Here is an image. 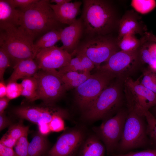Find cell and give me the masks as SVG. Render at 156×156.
I'll list each match as a JSON object with an SVG mask.
<instances>
[{"instance_id": "27", "label": "cell", "mask_w": 156, "mask_h": 156, "mask_svg": "<svg viewBox=\"0 0 156 156\" xmlns=\"http://www.w3.org/2000/svg\"><path fill=\"white\" fill-rule=\"evenodd\" d=\"M140 83L156 94V73L148 67L143 70L138 78Z\"/></svg>"}, {"instance_id": "40", "label": "cell", "mask_w": 156, "mask_h": 156, "mask_svg": "<svg viewBox=\"0 0 156 156\" xmlns=\"http://www.w3.org/2000/svg\"><path fill=\"white\" fill-rule=\"evenodd\" d=\"M0 156H17L13 148L5 146L0 143Z\"/></svg>"}, {"instance_id": "10", "label": "cell", "mask_w": 156, "mask_h": 156, "mask_svg": "<svg viewBox=\"0 0 156 156\" xmlns=\"http://www.w3.org/2000/svg\"><path fill=\"white\" fill-rule=\"evenodd\" d=\"M38 83L36 101L42 100L44 103L53 105L66 90L58 71L40 69L34 76Z\"/></svg>"}, {"instance_id": "41", "label": "cell", "mask_w": 156, "mask_h": 156, "mask_svg": "<svg viewBox=\"0 0 156 156\" xmlns=\"http://www.w3.org/2000/svg\"><path fill=\"white\" fill-rule=\"evenodd\" d=\"M38 132L41 135L45 136L49 134L51 131L50 129L49 123L42 122L37 124Z\"/></svg>"}, {"instance_id": "45", "label": "cell", "mask_w": 156, "mask_h": 156, "mask_svg": "<svg viewBox=\"0 0 156 156\" xmlns=\"http://www.w3.org/2000/svg\"><path fill=\"white\" fill-rule=\"evenodd\" d=\"M146 39V40L150 42H152L156 43V36L153 34L148 32H145Z\"/></svg>"}, {"instance_id": "17", "label": "cell", "mask_w": 156, "mask_h": 156, "mask_svg": "<svg viewBox=\"0 0 156 156\" xmlns=\"http://www.w3.org/2000/svg\"><path fill=\"white\" fill-rule=\"evenodd\" d=\"M20 25L19 10L7 0H0V30Z\"/></svg>"}, {"instance_id": "13", "label": "cell", "mask_w": 156, "mask_h": 156, "mask_svg": "<svg viewBox=\"0 0 156 156\" xmlns=\"http://www.w3.org/2000/svg\"><path fill=\"white\" fill-rule=\"evenodd\" d=\"M85 138V132L81 129H69L60 136L46 156H76Z\"/></svg>"}, {"instance_id": "30", "label": "cell", "mask_w": 156, "mask_h": 156, "mask_svg": "<svg viewBox=\"0 0 156 156\" xmlns=\"http://www.w3.org/2000/svg\"><path fill=\"white\" fill-rule=\"evenodd\" d=\"M29 127L21 123L12 124L6 133L9 136L18 140L25 135L28 133Z\"/></svg>"}, {"instance_id": "16", "label": "cell", "mask_w": 156, "mask_h": 156, "mask_svg": "<svg viewBox=\"0 0 156 156\" xmlns=\"http://www.w3.org/2000/svg\"><path fill=\"white\" fill-rule=\"evenodd\" d=\"M82 3L80 1L69 2L62 5L50 3L57 20L61 24L69 25L77 19V16L80 11Z\"/></svg>"}, {"instance_id": "25", "label": "cell", "mask_w": 156, "mask_h": 156, "mask_svg": "<svg viewBox=\"0 0 156 156\" xmlns=\"http://www.w3.org/2000/svg\"><path fill=\"white\" fill-rule=\"evenodd\" d=\"M22 88L21 95L29 102L36 101L38 90L37 81L34 76L22 80L21 83Z\"/></svg>"}, {"instance_id": "20", "label": "cell", "mask_w": 156, "mask_h": 156, "mask_svg": "<svg viewBox=\"0 0 156 156\" xmlns=\"http://www.w3.org/2000/svg\"><path fill=\"white\" fill-rule=\"evenodd\" d=\"M76 56L72 58L66 66L59 69L60 74L70 71H88L90 72L95 67L93 62L86 55L76 52Z\"/></svg>"}, {"instance_id": "18", "label": "cell", "mask_w": 156, "mask_h": 156, "mask_svg": "<svg viewBox=\"0 0 156 156\" xmlns=\"http://www.w3.org/2000/svg\"><path fill=\"white\" fill-rule=\"evenodd\" d=\"M13 68V71L8 79V82L17 81L19 79H23L34 77L40 70L35 59H32L21 61Z\"/></svg>"}, {"instance_id": "33", "label": "cell", "mask_w": 156, "mask_h": 156, "mask_svg": "<svg viewBox=\"0 0 156 156\" xmlns=\"http://www.w3.org/2000/svg\"><path fill=\"white\" fill-rule=\"evenodd\" d=\"M11 66L10 59L6 53L0 48V80L4 81V74L6 69Z\"/></svg>"}, {"instance_id": "6", "label": "cell", "mask_w": 156, "mask_h": 156, "mask_svg": "<svg viewBox=\"0 0 156 156\" xmlns=\"http://www.w3.org/2000/svg\"><path fill=\"white\" fill-rule=\"evenodd\" d=\"M76 88V101L79 108L85 112L92 105L102 91L116 78L108 71L97 70Z\"/></svg>"}, {"instance_id": "1", "label": "cell", "mask_w": 156, "mask_h": 156, "mask_svg": "<svg viewBox=\"0 0 156 156\" xmlns=\"http://www.w3.org/2000/svg\"><path fill=\"white\" fill-rule=\"evenodd\" d=\"M50 0H38L31 6L19 10L20 26L34 39L54 29H61L50 5Z\"/></svg>"}, {"instance_id": "22", "label": "cell", "mask_w": 156, "mask_h": 156, "mask_svg": "<svg viewBox=\"0 0 156 156\" xmlns=\"http://www.w3.org/2000/svg\"><path fill=\"white\" fill-rule=\"evenodd\" d=\"M140 27V24L135 16L130 14L124 15L120 21L118 40H120L128 33L135 34L138 32Z\"/></svg>"}, {"instance_id": "19", "label": "cell", "mask_w": 156, "mask_h": 156, "mask_svg": "<svg viewBox=\"0 0 156 156\" xmlns=\"http://www.w3.org/2000/svg\"><path fill=\"white\" fill-rule=\"evenodd\" d=\"M105 146L95 135L86 138L76 156H105Z\"/></svg>"}, {"instance_id": "28", "label": "cell", "mask_w": 156, "mask_h": 156, "mask_svg": "<svg viewBox=\"0 0 156 156\" xmlns=\"http://www.w3.org/2000/svg\"><path fill=\"white\" fill-rule=\"evenodd\" d=\"M147 123L146 133L151 145L156 148V118L149 111L145 114Z\"/></svg>"}, {"instance_id": "35", "label": "cell", "mask_w": 156, "mask_h": 156, "mask_svg": "<svg viewBox=\"0 0 156 156\" xmlns=\"http://www.w3.org/2000/svg\"><path fill=\"white\" fill-rule=\"evenodd\" d=\"M64 118L60 116H55L49 123L51 132H59L64 129Z\"/></svg>"}, {"instance_id": "23", "label": "cell", "mask_w": 156, "mask_h": 156, "mask_svg": "<svg viewBox=\"0 0 156 156\" xmlns=\"http://www.w3.org/2000/svg\"><path fill=\"white\" fill-rule=\"evenodd\" d=\"M62 29H54L49 31L41 36L34 42V48L36 53L41 49L55 46V45L60 40Z\"/></svg>"}, {"instance_id": "14", "label": "cell", "mask_w": 156, "mask_h": 156, "mask_svg": "<svg viewBox=\"0 0 156 156\" xmlns=\"http://www.w3.org/2000/svg\"><path fill=\"white\" fill-rule=\"evenodd\" d=\"M72 55L60 47L54 46L39 50L35 59L40 69L56 70L67 65Z\"/></svg>"}, {"instance_id": "9", "label": "cell", "mask_w": 156, "mask_h": 156, "mask_svg": "<svg viewBox=\"0 0 156 156\" xmlns=\"http://www.w3.org/2000/svg\"><path fill=\"white\" fill-rule=\"evenodd\" d=\"M118 43L112 38L98 35L90 37L78 46L74 53L78 52L86 55L97 68L118 51Z\"/></svg>"}, {"instance_id": "43", "label": "cell", "mask_w": 156, "mask_h": 156, "mask_svg": "<svg viewBox=\"0 0 156 156\" xmlns=\"http://www.w3.org/2000/svg\"><path fill=\"white\" fill-rule=\"evenodd\" d=\"M7 92V86L4 81L0 82V98L6 96Z\"/></svg>"}, {"instance_id": "3", "label": "cell", "mask_w": 156, "mask_h": 156, "mask_svg": "<svg viewBox=\"0 0 156 156\" xmlns=\"http://www.w3.org/2000/svg\"><path fill=\"white\" fill-rule=\"evenodd\" d=\"M123 81L116 78L104 89L91 106L84 112L85 120L103 121L112 117L123 107Z\"/></svg>"}, {"instance_id": "21", "label": "cell", "mask_w": 156, "mask_h": 156, "mask_svg": "<svg viewBox=\"0 0 156 156\" xmlns=\"http://www.w3.org/2000/svg\"><path fill=\"white\" fill-rule=\"evenodd\" d=\"M59 74L66 90L77 88L91 75L90 72L88 71H70Z\"/></svg>"}, {"instance_id": "15", "label": "cell", "mask_w": 156, "mask_h": 156, "mask_svg": "<svg viewBox=\"0 0 156 156\" xmlns=\"http://www.w3.org/2000/svg\"><path fill=\"white\" fill-rule=\"evenodd\" d=\"M83 31V23L81 18L77 19L68 26L62 29L60 40L62 45L60 47L73 55L79 46Z\"/></svg>"}, {"instance_id": "29", "label": "cell", "mask_w": 156, "mask_h": 156, "mask_svg": "<svg viewBox=\"0 0 156 156\" xmlns=\"http://www.w3.org/2000/svg\"><path fill=\"white\" fill-rule=\"evenodd\" d=\"M131 5L138 12L142 14L147 13L152 10L156 6V2L154 0H133Z\"/></svg>"}, {"instance_id": "8", "label": "cell", "mask_w": 156, "mask_h": 156, "mask_svg": "<svg viewBox=\"0 0 156 156\" xmlns=\"http://www.w3.org/2000/svg\"><path fill=\"white\" fill-rule=\"evenodd\" d=\"M128 114L127 108L122 107L114 116L103 121L93 129L104 145L107 154L116 150L123 133Z\"/></svg>"}, {"instance_id": "34", "label": "cell", "mask_w": 156, "mask_h": 156, "mask_svg": "<svg viewBox=\"0 0 156 156\" xmlns=\"http://www.w3.org/2000/svg\"><path fill=\"white\" fill-rule=\"evenodd\" d=\"M139 49V55L140 63L149 64L155 58L148 49L149 44H145Z\"/></svg>"}, {"instance_id": "12", "label": "cell", "mask_w": 156, "mask_h": 156, "mask_svg": "<svg viewBox=\"0 0 156 156\" xmlns=\"http://www.w3.org/2000/svg\"><path fill=\"white\" fill-rule=\"evenodd\" d=\"M13 113L19 118L25 119L36 124L49 123L55 116H60L65 119L69 118L67 112L53 105H24L18 107L13 110Z\"/></svg>"}, {"instance_id": "48", "label": "cell", "mask_w": 156, "mask_h": 156, "mask_svg": "<svg viewBox=\"0 0 156 156\" xmlns=\"http://www.w3.org/2000/svg\"><path fill=\"white\" fill-rule=\"evenodd\" d=\"M150 109L151 111H149L156 118V105L151 107Z\"/></svg>"}, {"instance_id": "32", "label": "cell", "mask_w": 156, "mask_h": 156, "mask_svg": "<svg viewBox=\"0 0 156 156\" xmlns=\"http://www.w3.org/2000/svg\"><path fill=\"white\" fill-rule=\"evenodd\" d=\"M6 96L9 99H16L21 95L22 88L21 83L17 81L8 82Z\"/></svg>"}, {"instance_id": "46", "label": "cell", "mask_w": 156, "mask_h": 156, "mask_svg": "<svg viewBox=\"0 0 156 156\" xmlns=\"http://www.w3.org/2000/svg\"><path fill=\"white\" fill-rule=\"evenodd\" d=\"M70 0H50L51 3H54L57 5H62L66 3L70 2Z\"/></svg>"}, {"instance_id": "2", "label": "cell", "mask_w": 156, "mask_h": 156, "mask_svg": "<svg viewBox=\"0 0 156 156\" xmlns=\"http://www.w3.org/2000/svg\"><path fill=\"white\" fill-rule=\"evenodd\" d=\"M83 2L81 18L84 31L89 37L106 35L110 32L115 22L114 13L110 4L104 0H85Z\"/></svg>"}, {"instance_id": "24", "label": "cell", "mask_w": 156, "mask_h": 156, "mask_svg": "<svg viewBox=\"0 0 156 156\" xmlns=\"http://www.w3.org/2000/svg\"><path fill=\"white\" fill-rule=\"evenodd\" d=\"M48 146L47 139L38 132L29 143L28 156H42L46 152Z\"/></svg>"}, {"instance_id": "39", "label": "cell", "mask_w": 156, "mask_h": 156, "mask_svg": "<svg viewBox=\"0 0 156 156\" xmlns=\"http://www.w3.org/2000/svg\"><path fill=\"white\" fill-rule=\"evenodd\" d=\"M12 124L11 120L5 114L4 112L0 114V131Z\"/></svg>"}, {"instance_id": "44", "label": "cell", "mask_w": 156, "mask_h": 156, "mask_svg": "<svg viewBox=\"0 0 156 156\" xmlns=\"http://www.w3.org/2000/svg\"><path fill=\"white\" fill-rule=\"evenodd\" d=\"M153 42L149 44L148 49L152 55L156 58V43Z\"/></svg>"}, {"instance_id": "11", "label": "cell", "mask_w": 156, "mask_h": 156, "mask_svg": "<svg viewBox=\"0 0 156 156\" xmlns=\"http://www.w3.org/2000/svg\"><path fill=\"white\" fill-rule=\"evenodd\" d=\"M139 48L132 51L120 50L116 52L105 64L96 68L97 70L109 71L114 75L116 78L124 80L136 70L140 63Z\"/></svg>"}, {"instance_id": "26", "label": "cell", "mask_w": 156, "mask_h": 156, "mask_svg": "<svg viewBox=\"0 0 156 156\" xmlns=\"http://www.w3.org/2000/svg\"><path fill=\"white\" fill-rule=\"evenodd\" d=\"M132 33L125 35L119 40L118 45L121 50L130 51L138 49L141 45V42Z\"/></svg>"}, {"instance_id": "42", "label": "cell", "mask_w": 156, "mask_h": 156, "mask_svg": "<svg viewBox=\"0 0 156 156\" xmlns=\"http://www.w3.org/2000/svg\"><path fill=\"white\" fill-rule=\"evenodd\" d=\"M10 100L6 96L0 98V114L4 112V110L8 106Z\"/></svg>"}, {"instance_id": "36", "label": "cell", "mask_w": 156, "mask_h": 156, "mask_svg": "<svg viewBox=\"0 0 156 156\" xmlns=\"http://www.w3.org/2000/svg\"><path fill=\"white\" fill-rule=\"evenodd\" d=\"M38 0H7L14 8L20 10L26 9L31 6Z\"/></svg>"}, {"instance_id": "47", "label": "cell", "mask_w": 156, "mask_h": 156, "mask_svg": "<svg viewBox=\"0 0 156 156\" xmlns=\"http://www.w3.org/2000/svg\"><path fill=\"white\" fill-rule=\"evenodd\" d=\"M148 65V67L156 73V58L154 59Z\"/></svg>"}, {"instance_id": "31", "label": "cell", "mask_w": 156, "mask_h": 156, "mask_svg": "<svg viewBox=\"0 0 156 156\" xmlns=\"http://www.w3.org/2000/svg\"><path fill=\"white\" fill-rule=\"evenodd\" d=\"M28 133L25 135L17 140L14 146V150L17 156H28L29 144L27 139Z\"/></svg>"}, {"instance_id": "37", "label": "cell", "mask_w": 156, "mask_h": 156, "mask_svg": "<svg viewBox=\"0 0 156 156\" xmlns=\"http://www.w3.org/2000/svg\"><path fill=\"white\" fill-rule=\"evenodd\" d=\"M114 156H156V148L149 149L138 152L123 154H114Z\"/></svg>"}, {"instance_id": "7", "label": "cell", "mask_w": 156, "mask_h": 156, "mask_svg": "<svg viewBox=\"0 0 156 156\" xmlns=\"http://www.w3.org/2000/svg\"><path fill=\"white\" fill-rule=\"evenodd\" d=\"M127 108L129 111L144 116L145 113L156 105V94L142 85L138 78L129 77L123 83Z\"/></svg>"}, {"instance_id": "38", "label": "cell", "mask_w": 156, "mask_h": 156, "mask_svg": "<svg viewBox=\"0 0 156 156\" xmlns=\"http://www.w3.org/2000/svg\"><path fill=\"white\" fill-rule=\"evenodd\" d=\"M17 141V140L12 138L5 133L1 138L0 143L5 146L13 148Z\"/></svg>"}, {"instance_id": "5", "label": "cell", "mask_w": 156, "mask_h": 156, "mask_svg": "<svg viewBox=\"0 0 156 156\" xmlns=\"http://www.w3.org/2000/svg\"><path fill=\"white\" fill-rule=\"evenodd\" d=\"M146 127L145 116L128 110L122 137L116 150L118 154L151 146Z\"/></svg>"}, {"instance_id": "4", "label": "cell", "mask_w": 156, "mask_h": 156, "mask_svg": "<svg viewBox=\"0 0 156 156\" xmlns=\"http://www.w3.org/2000/svg\"><path fill=\"white\" fill-rule=\"evenodd\" d=\"M34 40L20 26L0 30V48L8 56L13 68L21 61L35 59Z\"/></svg>"}]
</instances>
